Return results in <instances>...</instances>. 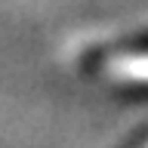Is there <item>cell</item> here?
I'll return each mask as SVG.
<instances>
[{
  "label": "cell",
  "instance_id": "cell-1",
  "mask_svg": "<svg viewBox=\"0 0 148 148\" xmlns=\"http://www.w3.org/2000/svg\"><path fill=\"white\" fill-rule=\"evenodd\" d=\"M117 77L123 80H139L148 83V53H133V56H120L117 62L111 65Z\"/></svg>",
  "mask_w": 148,
  "mask_h": 148
}]
</instances>
